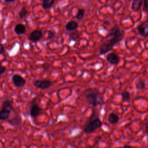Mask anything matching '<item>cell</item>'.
Masks as SVG:
<instances>
[{
	"label": "cell",
	"mask_w": 148,
	"mask_h": 148,
	"mask_svg": "<svg viewBox=\"0 0 148 148\" xmlns=\"http://www.w3.org/2000/svg\"><path fill=\"white\" fill-rule=\"evenodd\" d=\"M88 103L92 107H97L104 103V99L102 94L98 90L93 88L86 89L83 92Z\"/></svg>",
	"instance_id": "cell-1"
},
{
	"label": "cell",
	"mask_w": 148,
	"mask_h": 148,
	"mask_svg": "<svg viewBox=\"0 0 148 148\" xmlns=\"http://www.w3.org/2000/svg\"><path fill=\"white\" fill-rule=\"evenodd\" d=\"M124 34L121 32L117 35L110 37V39L104 41L99 47V53L100 54H105L106 53L111 51L113 48L124 38Z\"/></svg>",
	"instance_id": "cell-2"
},
{
	"label": "cell",
	"mask_w": 148,
	"mask_h": 148,
	"mask_svg": "<svg viewBox=\"0 0 148 148\" xmlns=\"http://www.w3.org/2000/svg\"><path fill=\"white\" fill-rule=\"evenodd\" d=\"M102 125V122L100 119L93 113L89 118L88 121L84 127V132L86 134H91L96 130L101 127Z\"/></svg>",
	"instance_id": "cell-3"
},
{
	"label": "cell",
	"mask_w": 148,
	"mask_h": 148,
	"mask_svg": "<svg viewBox=\"0 0 148 148\" xmlns=\"http://www.w3.org/2000/svg\"><path fill=\"white\" fill-rule=\"evenodd\" d=\"M13 111L14 108L12 102L9 99L4 100L2 102L0 111V119L3 121L8 120L11 113Z\"/></svg>",
	"instance_id": "cell-4"
},
{
	"label": "cell",
	"mask_w": 148,
	"mask_h": 148,
	"mask_svg": "<svg viewBox=\"0 0 148 148\" xmlns=\"http://www.w3.org/2000/svg\"><path fill=\"white\" fill-rule=\"evenodd\" d=\"M34 86L37 88L41 90H45L51 87L52 82L47 79H37L34 82Z\"/></svg>",
	"instance_id": "cell-5"
},
{
	"label": "cell",
	"mask_w": 148,
	"mask_h": 148,
	"mask_svg": "<svg viewBox=\"0 0 148 148\" xmlns=\"http://www.w3.org/2000/svg\"><path fill=\"white\" fill-rule=\"evenodd\" d=\"M42 113V109L35 102V101H34L31 104L29 110V114L30 116L32 118H35L40 115Z\"/></svg>",
	"instance_id": "cell-6"
},
{
	"label": "cell",
	"mask_w": 148,
	"mask_h": 148,
	"mask_svg": "<svg viewBox=\"0 0 148 148\" xmlns=\"http://www.w3.org/2000/svg\"><path fill=\"white\" fill-rule=\"evenodd\" d=\"M12 81L16 87H23L26 84L25 79L18 74H14L12 77Z\"/></svg>",
	"instance_id": "cell-7"
},
{
	"label": "cell",
	"mask_w": 148,
	"mask_h": 148,
	"mask_svg": "<svg viewBox=\"0 0 148 148\" xmlns=\"http://www.w3.org/2000/svg\"><path fill=\"white\" fill-rule=\"evenodd\" d=\"M43 37V32L39 29H35L30 32L28 36V39L32 42L36 43L40 40Z\"/></svg>",
	"instance_id": "cell-8"
},
{
	"label": "cell",
	"mask_w": 148,
	"mask_h": 148,
	"mask_svg": "<svg viewBox=\"0 0 148 148\" xmlns=\"http://www.w3.org/2000/svg\"><path fill=\"white\" fill-rule=\"evenodd\" d=\"M138 31L142 36L148 37V21H145L140 24L138 27Z\"/></svg>",
	"instance_id": "cell-9"
},
{
	"label": "cell",
	"mask_w": 148,
	"mask_h": 148,
	"mask_svg": "<svg viewBox=\"0 0 148 148\" xmlns=\"http://www.w3.org/2000/svg\"><path fill=\"white\" fill-rule=\"evenodd\" d=\"M106 59V61L111 65H117L120 61V58L119 56L114 52L109 53L107 55Z\"/></svg>",
	"instance_id": "cell-10"
},
{
	"label": "cell",
	"mask_w": 148,
	"mask_h": 148,
	"mask_svg": "<svg viewBox=\"0 0 148 148\" xmlns=\"http://www.w3.org/2000/svg\"><path fill=\"white\" fill-rule=\"evenodd\" d=\"M119 116L114 112H111L109 113L108 117V121L109 124L114 125L117 124L119 121Z\"/></svg>",
	"instance_id": "cell-11"
},
{
	"label": "cell",
	"mask_w": 148,
	"mask_h": 148,
	"mask_svg": "<svg viewBox=\"0 0 148 148\" xmlns=\"http://www.w3.org/2000/svg\"><path fill=\"white\" fill-rule=\"evenodd\" d=\"M79 27V24L75 21H73V20H71V21H68L65 26V28L66 29V30H67L68 31H75L76 29H77V27Z\"/></svg>",
	"instance_id": "cell-12"
},
{
	"label": "cell",
	"mask_w": 148,
	"mask_h": 148,
	"mask_svg": "<svg viewBox=\"0 0 148 148\" xmlns=\"http://www.w3.org/2000/svg\"><path fill=\"white\" fill-rule=\"evenodd\" d=\"M26 31L25 26L21 23L17 24L15 25L14 28V32L17 35H22L24 34Z\"/></svg>",
	"instance_id": "cell-13"
},
{
	"label": "cell",
	"mask_w": 148,
	"mask_h": 148,
	"mask_svg": "<svg viewBox=\"0 0 148 148\" xmlns=\"http://www.w3.org/2000/svg\"><path fill=\"white\" fill-rule=\"evenodd\" d=\"M143 3V0H133L131 3V8L133 11L136 12L140 9Z\"/></svg>",
	"instance_id": "cell-14"
},
{
	"label": "cell",
	"mask_w": 148,
	"mask_h": 148,
	"mask_svg": "<svg viewBox=\"0 0 148 148\" xmlns=\"http://www.w3.org/2000/svg\"><path fill=\"white\" fill-rule=\"evenodd\" d=\"M120 27L117 25H113L112 28L110 29V31H109V33L108 34V35L106 36V38H108L109 37H112L113 36H114L116 35L119 34V33H120Z\"/></svg>",
	"instance_id": "cell-15"
},
{
	"label": "cell",
	"mask_w": 148,
	"mask_h": 148,
	"mask_svg": "<svg viewBox=\"0 0 148 148\" xmlns=\"http://www.w3.org/2000/svg\"><path fill=\"white\" fill-rule=\"evenodd\" d=\"M8 121L10 124L15 127H20L21 125V120L18 116L13 117L12 119L8 120Z\"/></svg>",
	"instance_id": "cell-16"
},
{
	"label": "cell",
	"mask_w": 148,
	"mask_h": 148,
	"mask_svg": "<svg viewBox=\"0 0 148 148\" xmlns=\"http://www.w3.org/2000/svg\"><path fill=\"white\" fill-rule=\"evenodd\" d=\"M80 38V32L78 30L71 31L69 34V41H76Z\"/></svg>",
	"instance_id": "cell-17"
},
{
	"label": "cell",
	"mask_w": 148,
	"mask_h": 148,
	"mask_svg": "<svg viewBox=\"0 0 148 148\" xmlns=\"http://www.w3.org/2000/svg\"><path fill=\"white\" fill-rule=\"evenodd\" d=\"M55 0H42V8L45 10L50 9L53 5Z\"/></svg>",
	"instance_id": "cell-18"
},
{
	"label": "cell",
	"mask_w": 148,
	"mask_h": 148,
	"mask_svg": "<svg viewBox=\"0 0 148 148\" xmlns=\"http://www.w3.org/2000/svg\"><path fill=\"white\" fill-rule=\"evenodd\" d=\"M146 87L145 82L144 80L139 79L136 82V88L137 90H142L144 89Z\"/></svg>",
	"instance_id": "cell-19"
},
{
	"label": "cell",
	"mask_w": 148,
	"mask_h": 148,
	"mask_svg": "<svg viewBox=\"0 0 148 148\" xmlns=\"http://www.w3.org/2000/svg\"><path fill=\"white\" fill-rule=\"evenodd\" d=\"M28 14V11L26 9L25 7L24 6H23L21 8V9L20 10V11L18 13V16H19V18L20 19L24 18L25 16H27V15Z\"/></svg>",
	"instance_id": "cell-20"
},
{
	"label": "cell",
	"mask_w": 148,
	"mask_h": 148,
	"mask_svg": "<svg viewBox=\"0 0 148 148\" xmlns=\"http://www.w3.org/2000/svg\"><path fill=\"white\" fill-rule=\"evenodd\" d=\"M84 13H85V10L84 9H79L77 12V14L75 17L79 20H82L84 16Z\"/></svg>",
	"instance_id": "cell-21"
},
{
	"label": "cell",
	"mask_w": 148,
	"mask_h": 148,
	"mask_svg": "<svg viewBox=\"0 0 148 148\" xmlns=\"http://www.w3.org/2000/svg\"><path fill=\"white\" fill-rule=\"evenodd\" d=\"M122 99L125 101H128L130 99V93L128 91H124L121 93Z\"/></svg>",
	"instance_id": "cell-22"
},
{
	"label": "cell",
	"mask_w": 148,
	"mask_h": 148,
	"mask_svg": "<svg viewBox=\"0 0 148 148\" xmlns=\"http://www.w3.org/2000/svg\"><path fill=\"white\" fill-rule=\"evenodd\" d=\"M47 39H51L53 38L55 36V33L54 31L51 30H49L47 31Z\"/></svg>",
	"instance_id": "cell-23"
},
{
	"label": "cell",
	"mask_w": 148,
	"mask_h": 148,
	"mask_svg": "<svg viewBox=\"0 0 148 148\" xmlns=\"http://www.w3.org/2000/svg\"><path fill=\"white\" fill-rule=\"evenodd\" d=\"M143 8L145 11L148 12V0H143Z\"/></svg>",
	"instance_id": "cell-24"
},
{
	"label": "cell",
	"mask_w": 148,
	"mask_h": 148,
	"mask_svg": "<svg viewBox=\"0 0 148 148\" xmlns=\"http://www.w3.org/2000/svg\"><path fill=\"white\" fill-rule=\"evenodd\" d=\"M6 71V68L5 66H4L3 65H1L0 66V75H3Z\"/></svg>",
	"instance_id": "cell-25"
},
{
	"label": "cell",
	"mask_w": 148,
	"mask_h": 148,
	"mask_svg": "<svg viewBox=\"0 0 148 148\" xmlns=\"http://www.w3.org/2000/svg\"><path fill=\"white\" fill-rule=\"evenodd\" d=\"M5 51V47L3 46V45L2 44L0 46V54H3Z\"/></svg>",
	"instance_id": "cell-26"
},
{
	"label": "cell",
	"mask_w": 148,
	"mask_h": 148,
	"mask_svg": "<svg viewBox=\"0 0 148 148\" xmlns=\"http://www.w3.org/2000/svg\"><path fill=\"white\" fill-rule=\"evenodd\" d=\"M145 132L147 134H148V120L145 123Z\"/></svg>",
	"instance_id": "cell-27"
},
{
	"label": "cell",
	"mask_w": 148,
	"mask_h": 148,
	"mask_svg": "<svg viewBox=\"0 0 148 148\" xmlns=\"http://www.w3.org/2000/svg\"><path fill=\"white\" fill-rule=\"evenodd\" d=\"M16 0H4V2L5 3H12L14 2Z\"/></svg>",
	"instance_id": "cell-28"
},
{
	"label": "cell",
	"mask_w": 148,
	"mask_h": 148,
	"mask_svg": "<svg viewBox=\"0 0 148 148\" xmlns=\"http://www.w3.org/2000/svg\"><path fill=\"white\" fill-rule=\"evenodd\" d=\"M120 148H134V147H132V146H131L125 145V146H124L123 147H120Z\"/></svg>",
	"instance_id": "cell-29"
}]
</instances>
